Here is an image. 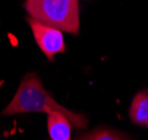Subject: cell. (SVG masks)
<instances>
[{"label":"cell","instance_id":"obj_6","mask_svg":"<svg viewBox=\"0 0 148 140\" xmlns=\"http://www.w3.org/2000/svg\"><path fill=\"white\" fill-rule=\"evenodd\" d=\"M76 140H125V138L112 130L99 128L86 135H82Z\"/></svg>","mask_w":148,"mask_h":140},{"label":"cell","instance_id":"obj_5","mask_svg":"<svg viewBox=\"0 0 148 140\" xmlns=\"http://www.w3.org/2000/svg\"><path fill=\"white\" fill-rule=\"evenodd\" d=\"M129 116L134 124L148 128V90L140 91L134 97Z\"/></svg>","mask_w":148,"mask_h":140},{"label":"cell","instance_id":"obj_4","mask_svg":"<svg viewBox=\"0 0 148 140\" xmlns=\"http://www.w3.org/2000/svg\"><path fill=\"white\" fill-rule=\"evenodd\" d=\"M47 126L51 140H71V124L65 115L59 112L48 113Z\"/></svg>","mask_w":148,"mask_h":140},{"label":"cell","instance_id":"obj_3","mask_svg":"<svg viewBox=\"0 0 148 140\" xmlns=\"http://www.w3.org/2000/svg\"><path fill=\"white\" fill-rule=\"evenodd\" d=\"M27 21L31 28L36 42L48 60L52 61L55 55L66 51V44L61 30L45 25L30 17H28Z\"/></svg>","mask_w":148,"mask_h":140},{"label":"cell","instance_id":"obj_2","mask_svg":"<svg viewBox=\"0 0 148 140\" xmlns=\"http://www.w3.org/2000/svg\"><path fill=\"white\" fill-rule=\"evenodd\" d=\"M30 18L73 35L79 33L78 0H26Z\"/></svg>","mask_w":148,"mask_h":140},{"label":"cell","instance_id":"obj_1","mask_svg":"<svg viewBox=\"0 0 148 140\" xmlns=\"http://www.w3.org/2000/svg\"><path fill=\"white\" fill-rule=\"evenodd\" d=\"M25 112H59L69 119L75 128L84 129L88 125L86 116L70 111L56 102L44 88L40 78L34 72L25 76L12 100L2 111V115L12 116Z\"/></svg>","mask_w":148,"mask_h":140}]
</instances>
